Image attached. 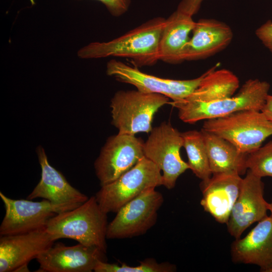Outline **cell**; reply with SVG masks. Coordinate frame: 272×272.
<instances>
[{
  "label": "cell",
  "mask_w": 272,
  "mask_h": 272,
  "mask_svg": "<svg viewBox=\"0 0 272 272\" xmlns=\"http://www.w3.org/2000/svg\"><path fill=\"white\" fill-rule=\"evenodd\" d=\"M183 144L181 132L166 122L153 128L144 143L145 157L161 171L163 185L168 189L173 188L179 176L189 169L180 156Z\"/></svg>",
  "instance_id": "ba28073f"
},
{
  "label": "cell",
  "mask_w": 272,
  "mask_h": 272,
  "mask_svg": "<svg viewBox=\"0 0 272 272\" xmlns=\"http://www.w3.org/2000/svg\"><path fill=\"white\" fill-rule=\"evenodd\" d=\"M246 166L256 176L272 177V141L248 154Z\"/></svg>",
  "instance_id": "cb8c5ba5"
},
{
  "label": "cell",
  "mask_w": 272,
  "mask_h": 272,
  "mask_svg": "<svg viewBox=\"0 0 272 272\" xmlns=\"http://www.w3.org/2000/svg\"><path fill=\"white\" fill-rule=\"evenodd\" d=\"M37 154L41 169V179L27 196L28 199L42 198L56 204H82L89 197L72 186L65 177L49 163L44 149L39 146Z\"/></svg>",
  "instance_id": "ac0fdd59"
},
{
  "label": "cell",
  "mask_w": 272,
  "mask_h": 272,
  "mask_svg": "<svg viewBox=\"0 0 272 272\" xmlns=\"http://www.w3.org/2000/svg\"><path fill=\"white\" fill-rule=\"evenodd\" d=\"M108 225L107 214L101 210L95 196H92L77 208L51 218L46 230L54 241L71 239L106 252Z\"/></svg>",
  "instance_id": "7a4b0ae2"
},
{
  "label": "cell",
  "mask_w": 272,
  "mask_h": 272,
  "mask_svg": "<svg viewBox=\"0 0 272 272\" xmlns=\"http://www.w3.org/2000/svg\"><path fill=\"white\" fill-rule=\"evenodd\" d=\"M213 175L200 184V205L217 222L226 224L239 196L242 178L235 173Z\"/></svg>",
  "instance_id": "9a60e30c"
},
{
  "label": "cell",
  "mask_w": 272,
  "mask_h": 272,
  "mask_svg": "<svg viewBox=\"0 0 272 272\" xmlns=\"http://www.w3.org/2000/svg\"><path fill=\"white\" fill-rule=\"evenodd\" d=\"M255 34L272 53V21L268 20L255 31Z\"/></svg>",
  "instance_id": "484cf974"
},
{
  "label": "cell",
  "mask_w": 272,
  "mask_h": 272,
  "mask_svg": "<svg viewBox=\"0 0 272 272\" xmlns=\"http://www.w3.org/2000/svg\"><path fill=\"white\" fill-rule=\"evenodd\" d=\"M155 188L144 191L118 210L108 225L107 239L140 236L155 225L158 212L164 202L163 195Z\"/></svg>",
  "instance_id": "9c48e42d"
},
{
  "label": "cell",
  "mask_w": 272,
  "mask_h": 272,
  "mask_svg": "<svg viewBox=\"0 0 272 272\" xmlns=\"http://www.w3.org/2000/svg\"><path fill=\"white\" fill-rule=\"evenodd\" d=\"M5 215L0 226L1 236L23 234L46 228L48 221L56 215L73 210L81 204H56L44 199H13L0 192Z\"/></svg>",
  "instance_id": "52a82bcc"
},
{
  "label": "cell",
  "mask_w": 272,
  "mask_h": 272,
  "mask_svg": "<svg viewBox=\"0 0 272 272\" xmlns=\"http://www.w3.org/2000/svg\"><path fill=\"white\" fill-rule=\"evenodd\" d=\"M144 143L135 135L118 133L109 137L94 163L100 185L114 181L142 159Z\"/></svg>",
  "instance_id": "8fae6325"
},
{
  "label": "cell",
  "mask_w": 272,
  "mask_h": 272,
  "mask_svg": "<svg viewBox=\"0 0 272 272\" xmlns=\"http://www.w3.org/2000/svg\"><path fill=\"white\" fill-rule=\"evenodd\" d=\"M54 241L46 228L23 234L1 236L0 272L29 271L28 263Z\"/></svg>",
  "instance_id": "7c38bea8"
},
{
  "label": "cell",
  "mask_w": 272,
  "mask_h": 272,
  "mask_svg": "<svg viewBox=\"0 0 272 272\" xmlns=\"http://www.w3.org/2000/svg\"><path fill=\"white\" fill-rule=\"evenodd\" d=\"M206 146L212 174L235 173L244 174L247 169L248 154L240 152L227 140L214 133L201 130Z\"/></svg>",
  "instance_id": "ffe728a7"
},
{
  "label": "cell",
  "mask_w": 272,
  "mask_h": 272,
  "mask_svg": "<svg viewBox=\"0 0 272 272\" xmlns=\"http://www.w3.org/2000/svg\"><path fill=\"white\" fill-rule=\"evenodd\" d=\"M231 253L234 262L255 264L261 271L269 272L272 269V216H266L246 236L235 239Z\"/></svg>",
  "instance_id": "2e32d148"
},
{
  "label": "cell",
  "mask_w": 272,
  "mask_h": 272,
  "mask_svg": "<svg viewBox=\"0 0 272 272\" xmlns=\"http://www.w3.org/2000/svg\"><path fill=\"white\" fill-rule=\"evenodd\" d=\"M192 33L182 51L183 61L212 56L226 48L233 36L230 26L213 19H201L195 22Z\"/></svg>",
  "instance_id": "e0dca14e"
},
{
  "label": "cell",
  "mask_w": 272,
  "mask_h": 272,
  "mask_svg": "<svg viewBox=\"0 0 272 272\" xmlns=\"http://www.w3.org/2000/svg\"><path fill=\"white\" fill-rule=\"evenodd\" d=\"M103 4L110 14L119 17L128 10L131 0H97Z\"/></svg>",
  "instance_id": "d4e9b609"
},
{
  "label": "cell",
  "mask_w": 272,
  "mask_h": 272,
  "mask_svg": "<svg viewBox=\"0 0 272 272\" xmlns=\"http://www.w3.org/2000/svg\"><path fill=\"white\" fill-rule=\"evenodd\" d=\"M261 111L272 122V95H268Z\"/></svg>",
  "instance_id": "83f0119b"
},
{
  "label": "cell",
  "mask_w": 272,
  "mask_h": 272,
  "mask_svg": "<svg viewBox=\"0 0 272 272\" xmlns=\"http://www.w3.org/2000/svg\"><path fill=\"white\" fill-rule=\"evenodd\" d=\"M181 135L183 140V147L187 153L189 169L202 181L208 180L212 173L201 131L189 130L181 132Z\"/></svg>",
  "instance_id": "7402d4cb"
},
{
  "label": "cell",
  "mask_w": 272,
  "mask_h": 272,
  "mask_svg": "<svg viewBox=\"0 0 272 272\" xmlns=\"http://www.w3.org/2000/svg\"><path fill=\"white\" fill-rule=\"evenodd\" d=\"M163 184L161 171L144 156L116 180L101 186L95 196L103 212L116 213L144 191Z\"/></svg>",
  "instance_id": "8992f818"
},
{
  "label": "cell",
  "mask_w": 272,
  "mask_h": 272,
  "mask_svg": "<svg viewBox=\"0 0 272 272\" xmlns=\"http://www.w3.org/2000/svg\"><path fill=\"white\" fill-rule=\"evenodd\" d=\"M202 129L227 140L240 152L249 154L272 135V122L261 111L243 110L207 119Z\"/></svg>",
  "instance_id": "277c9868"
},
{
  "label": "cell",
  "mask_w": 272,
  "mask_h": 272,
  "mask_svg": "<svg viewBox=\"0 0 272 272\" xmlns=\"http://www.w3.org/2000/svg\"><path fill=\"white\" fill-rule=\"evenodd\" d=\"M218 65L206 71L198 87L183 100L209 102L233 96L239 87V79L229 70H217Z\"/></svg>",
  "instance_id": "44dd1931"
},
{
  "label": "cell",
  "mask_w": 272,
  "mask_h": 272,
  "mask_svg": "<svg viewBox=\"0 0 272 272\" xmlns=\"http://www.w3.org/2000/svg\"><path fill=\"white\" fill-rule=\"evenodd\" d=\"M269 272H272V269L270 270Z\"/></svg>",
  "instance_id": "f546056e"
},
{
  "label": "cell",
  "mask_w": 272,
  "mask_h": 272,
  "mask_svg": "<svg viewBox=\"0 0 272 272\" xmlns=\"http://www.w3.org/2000/svg\"><path fill=\"white\" fill-rule=\"evenodd\" d=\"M106 253L98 247L81 243L67 246L57 243L36 259L40 266L39 271L91 272L99 261H105Z\"/></svg>",
  "instance_id": "5bb4252c"
},
{
  "label": "cell",
  "mask_w": 272,
  "mask_h": 272,
  "mask_svg": "<svg viewBox=\"0 0 272 272\" xmlns=\"http://www.w3.org/2000/svg\"><path fill=\"white\" fill-rule=\"evenodd\" d=\"M106 74L119 82L134 86L140 91L162 94L172 101L186 98L198 87L205 75V73L189 80L161 78L143 73L137 67L116 59L107 62Z\"/></svg>",
  "instance_id": "30bf717a"
},
{
  "label": "cell",
  "mask_w": 272,
  "mask_h": 272,
  "mask_svg": "<svg viewBox=\"0 0 272 272\" xmlns=\"http://www.w3.org/2000/svg\"><path fill=\"white\" fill-rule=\"evenodd\" d=\"M169 99L162 94L138 90L118 91L111 100L112 124L121 134L150 132L155 114L169 103Z\"/></svg>",
  "instance_id": "5b68a950"
},
{
  "label": "cell",
  "mask_w": 272,
  "mask_h": 272,
  "mask_svg": "<svg viewBox=\"0 0 272 272\" xmlns=\"http://www.w3.org/2000/svg\"><path fill=\"white\" fill-rule=\"evenodd\" d=\"M268 202L263 197V183L261 178L249 170L242 178L239 196L226 223L229 233L235 239L255 222L267 216Z\"/></svg>",
  "instance_id": "4fadbf2b"
},
{
  "label": "cell",
  "mask_w": 272,
  "mask_h": 272,
  "mask_svg": "<svg viewBox=\"0 0 272 272\" xmlns=\"http://www.w3.org/2000/svg\"><path fill=\"white\" fill-rule=\"evenodd\" d=\"M270 85L259 79H249L233 96L209 102L182 100L170 102L178 110L179 118L194 123L199 120L223 117L243 110L261 111L266 101Z\"/></svg>",
  "instance_id": "3957f363"
},
{
  "label": "cell",
  "mask_w": 272,
  "mask_h": 272,
  "mask_svg": "<svg viewBox=\"0 0 272 272\" xmlns=\"http://www.w3.org/2000/svg\"><path fill=\"white\" fill-rule=\"evenodd\" d=\"M175 265L167 262L159 263L153 258H147L140 264L132 266L122 263L121 265L99 261L95 266V272H172L176 270Z\"/></svg>",
  "instance_id": "603a6c76"
},
{
  "label": "cell",
  "mask_w": 272,
  "mask_h": 272,
  "mask_svg": "<svg viewBox=\"0 0 272 272\" xmlns=\"http://www.w3.org/2000/svg\"><path fill=\"white\" fill-rule=\"evenodd\" d=\"M203 0H181L177 10L193 16L198 11Z\"/></svg>",
  "instance_id": "4316f807"
},
{
  "label": "cell",
  "mask_w": 272,
  "mask_h": 272,
  "mask_svg": "<svg viewBox=\"0 0 272 272\" xmlns=\"http://www.w3.org/2000/svg\"><path fill=\"white\" fill-rule=\"evenodd\" d=\"M165 20L154 18L111 41L91 42L79 49L78 56L83 59L123 57L138 68L153 65L160 60L159 43Z\"/></svg>",
  "instance_id": "6da1fadb"
},
{
  "label": "cell",
  "mask_w": 272,
  "mask_h": 272,
  "mask_svg": "<svg viewBox=\"0 0 272 272\" xmlns=\"http://www.w3.org/2000/svg\"><path fill=\"white\" fill-rule=\"evenodd\" d=\"M195 22L192 16L176 10L167 19L159 43V58L166 63L183 61L182 53Z\"/></svg>",
  "instance_id": "d6986e66"
},
{
  "label": "cell",
  "mask_w": 272,
  "mask_h": 272,
  "mask_svg": "<svg viewBox=\"0 0 272 272\" xmlns=\"http://www.w3.org/2000/svg\"><path fill=\"white\" fill-rule=\"evenodd\" d=\"M267 208H268V210H269L270 212V213H271L270 216H272V202L268 203Z\"/></svg>",
  "instance_id": "f1b7e54d"
}]
</instances>
